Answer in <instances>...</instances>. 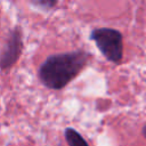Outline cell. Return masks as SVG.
<instances>
[{
    "instance_id": "3957f363",
    "label": "cell",
    "mask_w": 146,
    "mask_h": 146,
    "mask_svg": "<svg viewBox=\"0 0 146 146\" xmlns=\"http://www.w3.org/2000/svg\"><path fill=\"white\" fill-rule=\"evenodd\" d=\"M23 49V34L19 26L13 29L6 40L0 54V68L6 71L15 65Z\"/></svg>"
},
{
    "instance_id": "5b68a950",
    "label": "cell",
    "mask_w": 146,
    "mask_h": 146,
    "mask_svg": "<svg viewBox=\"0 0 146 146\" xmlns=\"http://www.w3.org/2000/svg\"><path fill=\"white\" fill-rule=\"evenodd\" d=\"M34 3H35V5H42V6H50V7H54L57 2H56V1H55V2H54V1H46V2H44V1H36V2H34Z\"/></svg>"
},
{
    "instance_id": "8992f818",
    "label": "cell",
    "mask_w": 146,
    "mask_h": 146,
    "mask_svg": "<svg viewBox=\"0 0 146 146\" xmlns=\"http://www.w3.org/2000/svg\"><path fill=\"white\" fill-rule=\"evenodd\" d=\"M141 133H143V136H144V138L146 139V123H145V125L143 127V130H141Z\"/></svg>"
},
{
    "instance_id": "7a4b0ae2",
    "label": "cell",
    "mask_w": 146,
    "mask_h": 146,
    "mask_svg": "<svg viewBox=\"0 0 146 146\" xmlns=\"http://www.w3.org/2000/svg\"><path fill=\"white\" fill-rule=\"evenodd\" d=\"M90 39L95 41L97 48L107 60L116 64L121 62L123 57V38L120 31L111 27L94 29L90 33Z\"/></svg>"
},
{
    "instance_id": "277c9868",
    "label": "cell",
    "mask_w": 146,
    "mask_h": 146,
    "mask_svg": "<svg viewBox=\"0 0 146 146\" xmlns=\"http://www.w3.org/2000/svg\"><path fill=\"white\" fill-rule=\"evenodd\" d=\"M64 136L68 146H89L86 139L73 128H66Z\"/></svg>"
},
{
    "instance_id": "6da1fadb",
    "label": "cell",
    "mask_w": 146,
    "mask_h": 146,
    "mask_svg": "<svg viewBox=\"0 0 146 146\" xmlns=\"http://www.w3.org/2000/svg\"><path fill=\"white\" fill-rule=\"evenodd\" d=\"M89 58L90 54L84 50L50 55L39 67V79L48 89L60 90L80 74Z\"/></svg>"
}]
</instances>
